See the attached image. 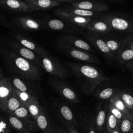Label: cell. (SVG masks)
<instances>
[{"instance_id":"42","label":"cell","mask_w":133,"mask_h":133,"mask_svg":"<svg viewBox=\"0 0 133 133\" xmlns=\"http://www.w3.org/2000/svg\"><path fill=\"white\" fill-rule=\"evenodd\" d=\"M65 129L68 133H79L77 128L68 127H66Z\"/></svg>"},{"instance_id":"10","label":"cell","mask_w":133,"mask_h":133,"mask_svg":"<svg viewBox=\"0 0 133 133\" xmlns=\"http://www.w3.org/2000/svg\"><path fill=\"white\" fill-rule=\"evenodd\" d=\"M101 19L109 25L111 30L133 32V22L128 19L111 15L103 16Z\"/></svg>"},{"instance_id":"16","label":"cell","mask_w":133,"mask_h":133,"mask_svg":"<svg viewBox=\"0 0 133 133\" xmlns=\"http://www.w3.org/2000/svg\"><path fill=\"white\" fill-rule=\"evenodd\" d=\"M59 41L80 50L91 52H94V50L88 43L84 40L77 38L73 35L68 34L63 35L60 37Z\"/></svg>"},{"instance_id":"17","label":"cell","mask_w":133,"mask_h":133,"mask_svg":"<svg viewBox=\"0 0 133 133\" xmlns=\"http://www.w3.org/2000/svg\"><path fill=\"white\" fill-rule=\"evenodd\" d=\"M34 12L39 10H48L64 4L63 0H25Z\"/></svg>"},{"instance_id":"20","label":"cell","mask_w":133,"mask_h":133,"mask_svg":"<svg viewBox=\"0 0 133 133\" xmlns=\"http://www.w3.org/2000/svg\"><path fill=\"white\" fill-rule=\"evenodd\" d=\"M3 115L10 127L14 129L18 133H31V132H32V130L27 124L12 114L4 113Z\"/></svg>"},{"instance_id":"33","label":"cell","mask_w":133,"mask_h":133,"mask_svg":"<svg viewBox=\"0 0 133 133\" xmlns=\"http://www.w3.org/2000/svg\"><path fill=\"white\" fill-rule=\"evenodd\" d=\"M117 94L125 105L129 110L133 112V96L130 94L125 91L119 92H117Z\"/></svg>"},{"instance_id":"2","label":"cell","mask_w":133,"mask_h":133,"mask_svg":"<svg viewBox=\"0 0 133 133\" xmlns=\"http://www.w3.org/2000/svg\"><path fill=\"white\" fill-rule=\"evenodd\" d=\"M8 28L11 31L21 33L46 29L45 22L41 17L24 14L12 17Z\"/></svg>"},{"instance_id":"11","label":"cell","mask_w":133,"mask_h":133,"mask_svg":"<svg viewBox=\"0 0 133 133\" xmlns=\"http://www.w3.org/2000/svg\"><path fill=\"white\" fill-rule=\"evenodd\" d=\"M53 11L60 19L78 28H86L87 24L92 20L91 18L79 17L72 14L64 10L63 7L56 8Z\"/></svg>"},{"instance_id":"5","label":"cell","mask_w":133,"mask_h":133,"mask_svg":"<svg viewBox=\"0 0 133 133\" xmlns=\"http://www.w3.org/2000/svg\"><path fill=\"white\" fill-rule=\"evenodd\" d=\"M39 66L49 74L58 78H64L68 76L66 69L54 57L50 56H39Z\"/></svg>"},{"instance_id":"37","label":"cell","mask_w":133,"mask_h":133,"mask_svg":"<svg viewBox=\"0 0 133 133\" xmlns=\"http://www.w3.org/2000/svg\"><path fill=\"white\" fill-rule=\"evenodd\" d=\"M84 133H98L97 131L93 120H87L84 123Z\"/></svg>"},{"instance_id":"6","label":"cell","mask_w":133,"mask_h":133,"mask_svg":"<svg viewBox=\"0 0 133 133\" xmlns=\"http://www.w3.org/2000/svg\"><path fill=\"white\" fill-rule=\"evenodd\" d=\"M57 47L71 58L83 62L100 63L99 59L94 55L82 50L70 46L59 41L57 43Z\"/></svg>"},{"instance_id":"23","label":"cell","mask_w":133,"mask_h":133,"mask_svg":"<svg viewBox=\"0 0 133 133\" xmlns=\"http://www.w3.org/2000/svg\"><path fill=\"white\" fill-rule=\"evenodd\" d=\"M22 105L15 90H14L7 99L1 111L5 113L12 114Z\"/></svg>"},{"instance_id":"12","label":"cell","mask_w":133,"mask_h":133,"mask_svg":"<svg viewBox=\"0 0 133 133\" xmlns=\"http://www.w3.org/2000/svg\"><path fill=\"white\" fill-rule=\"evenodd\" d=\"M0 7L9 13L16 15L34 12L27 3L22 1L0 0Z\"/></svg>"},{"instance_id":"34","label":"cell","mask_w":133,"mask_h":133,"mask_svg":"<svg viewBox=\"0 0 133 133\" xmlns=\"http://www.w3.org/2000/svg\"><path fill=\"white\" fill-rule=\"evenodd\" d=\"M18 98L19 99L21 103H22V105L25 106L29 102H30L31 101L36 99H39L38 98L33 96L32 95H31L26 92H21L17 90L14 89Z\"/></svg>"},{"instance_id":"21","label":"cell","mask_w":133,"mask_h":133,"mask_svg":"<svg viewBox=\"0 0 133 133\" xmlns=\"http://www.w3.org/2000/svg\"><path fill=\"white\" fill-rule=\"evenodd\" d=\"M10 114H12L27 124L30 127L32 132L37 130V128L35 120L31 116L25 106L22 105Z\"/></svg>"},{"instance_id":"4","label":"cell","mask_w":133,"mask_h":133,"mask_svg":"<svg viewBox=\"0 0 133 133\" xmlns=\"http://www.w3.org/2000/svg\"><path fill=\"white\" fill-rule=\"evenodd\" d=\"M0 48L8 50L39 66V56L24 47L11 36H5L0 38Z\"/></svg>"},{"instance_id":"13","label":"cell","mask_w":133,"mask_h":133,"mask_svg":"<svg viewBox=\"0 0 133 133\" xmlns=\"http://www.w3.org/2000/svg\"><path fill=\"white\" fill-rule=\"evenodd\" d=\"M41 17L45 22L46 29H49L52 30L62 32H74L78 28L62 19L51 18L47 16Z\"/></svg>"},{"instance_id":"41","label":"cell","mask_w":133,"mask_h":133,"mask_svg":"<svg viewBox=\"0 0 133 133\" xmlns=\"http://www.w3.org/2000/svg\"><path fill=\"white\" fill-rule=\"evenodd\" d=\"M55 133H68L66 131V129L61 127L59 126L56 125L55 126Z\"/></svg>"},{"instance_id":"46","label":"cell","mask_w":133,"mask_h":133,"mask_svg":"<svg viewBox=\"0 0 133 133\" xmlns=\"http://www.w3.org/2000/svg\"><path fill=\"white\" fill-rule=\"evenodd\" d=\"M103 133H109V132H108L107 130H105Z\"/></svg>"},{"instance_id":"30","label":"cell","mask_w":133,"mask_h":133,"mask_svg":"<svg viewBox=\"0 0 133 133\" xmlns=\"http://www.w3.org/2000/svg\"><path fill=\"white\" fill-rule=\"evenodd\" d=\"M64 10L66 11L73 14L76 16H78L79 17H87V18H91L92 17L96 16L98 13L97 12H94L91 11H88L86 10H83L81 9H78L76 8H74L71 6L67 7H62Z\"/></svg>"},{"instance_id":"36","label":"cell","mask_w":133,"mask_h":133,"mask_svg":"<svg viewBox=\"0 0 133 133\" xmlns=\"http://www.w3.org/2000/svg\"><path fill=\"white\" fill-rule=\"evenodd\" d=\"M115 94H114V90L111 87H108L101 90L99 92L98 97L101 99L105 100L110 99Z\"/></svg>"},{"instance_id":"39","label":"cell","mask_w":133,"mask_h":133,"mask_svg":"<svg viewBox=\"0 0 133 133\" xmlns=\"http://www.w3.org/2000/svg\"><path fill=\"white\" fill-rule=\"evenodd\" d=\"M0 25L4 26L8 28L9 25V22H8V20L6 19L5 16L1 11H0Z\"/></svg>"},{"instance_id":"28","label":"cell","mask_w":133,"mask_h":133,"mask_svg":"<svg viewBox=\"0 0 133 133\" xmlns=\"http://www.w3.org/2000/svg\"><path fill=\"white\" fill-rule=\"evenodd\" d=\"M110 103L112 104L114 107L121 111L125 115L133 113L125 105L123 101L118 95L117 92L110 99Z\"/></svg>"},{"instance_id":"26","label":"cell","mask_w":133,"mask_h":133,"mask_svg":"<svg viewBox=\"0 0 133 133\" xmlns=\"http://www.w3.org/2000/svg\"><path fill=\"white\" fill-rule=\"evenodd\" d=\"M116 58H117L121 64H127L133 60V51L124 43L123 47Z\"/></svg>"},{"instance_id":"25","label":"cell","mask_w":133,"mask_h":133,"mask_svg":"<svg viewBox=\"0 0 133 133\" xmlns=\"http://www.w3.org/2000/svg\"><path fill=\"white\" fill-rule=\"evenodd\" d=\"M86 29L96 33H104L111 30L109 25L102 20H91L86 25Z\"/></svg>"},{"instance_id":"32","label":"cell","mask_w":133,"mask_h":133,"mask_svg":"<svg viewBox=\"0 0 133 133\" xmlns=\"http://www.w3.org/2000/svg\"><path fill=\"white\" fill-rule=\"evenodd\" d=\"M119 122L110 112L107 114V122H106V130L111 133L114 130L118 128Z\"/></svg>"},{"instance_id":"15","label":"cell","mask_w":133,"mask_h":133,"mask_svg":"<svg viewBox=\"0 0 133 133\" xmlns=\"http://www.w3.org/2000/svg\"><path fill=\"white\" fill-rule=\"evenodd\" d=\"M56 108L59 116L63 121L66 127H77L76 119L72 111L69 107L65 104L58 103L56 104Z\"/></svg>"},{"instance_id":"19","label":"cell","mask_w":133,"mask_h":133,"mask_svg":"<svg viewBox=\"0 0 133 133\" xmlns=\"http://www.w3.org/2000/svg\"><path fill=\"white\" fill-rule=\"evenodd\" d=\"M87 39L98 49L101 53L103 54L108 59L112 60L115 58L114 55L108 48L106 43L102 38L99 37L96 34H88L87 35Z\"/></svg>"},{"instance_id":"43","label":"cell","mask_w":133,"mask_h":133,"mask_svg":"<svg viewBox=\"0 0 133 133\" xmlns=\"http://www.w3.org/2000/svg\"><path fill=\"white\" fill-rule=\"evenodd\" d=\"M126 66L127 68H130V69H133V60L130 61L128 63L126 64Z\"/></svg>"},{"instance_id":"7","label":"cell","mask_w":133,"mask_h":133,"mask_svg":"<svg viewBox=\"0 0 133 133\" xmlns=\"http://www.w3.org/2000/svg\"><path fill=\"white\" fill-rule=\"evenodd\" d=\"M9 34L11 37L14 38L24 47L33 51L38 56H46L49 54L47 51L41 45L38 44L31 36L25 33L9 31Z\"/></svg>"},{"instance_id":"38","label":"cell","mask_w":133,"mask_h":133,"mask_svg":"<svg viewBox=\"0 0 133 133\" xmlns=\"http://www.w3.org/2000/svg\"><path fill=\"white\" fill-rule=\"evenodd\" d=\"M11 127L3 115L0 114V133H10Z\"/></svg>"},{"instance_id":"35","label":"cell","mask_w":133,"mask_h":133,"mask_svg":"<svg viewBox=\"0 0 133 133\" xmlns=\"http://www.w3.org/2000/svg\"><path fill=\"white\" fill-rule=\"evenodd\" d=\"M108 109L109 112H110L113 115H114L119 123L122 121L125 115L124 113H123L121 111L116 109L110 103L108 106Z\"/></svg>"},{"instance_id":"8","label":"cell","mask_w":133,"mask_h":133,"mask_svg":"<svg viewBox=\"0 0 133 133\" xmlns=\"http://www.w3.org/2000/svg\"><path fill=\"white\" fill-rule=\"evenodd\" d=\"M9 78L11 85L14 89L26 92L39 99V92L34 82L27 80L12 74H11Z\"/></svg>"},{"instance_id":"29","label":"cell","mask_w":133,"mask_h":133,"mask_svg":"<svg viewBox=\"0 0 133 133\" xmlns=\"http://www.w3.org/2000/svg\"><path fill=\"white\" fill-rule=\"evenodd\" d=\"M25 107L28 109L31 116L35 120L44 109L39 104V99H38L31 101Z\"/></svg>"},{"instance_id":"44","label":"cell","mask_w":133,"mask_h":133,"mask_svg":"<svg viewBox=\"0 0 133 133\" xmlns=\"http://www.w3.org/2000/svg\"><path fill=\"white\" fill-rule=\"evenodd\" d=\"M4 73L3 71V70L2 69V68L0 66V79L3 78V77H4Z\"/></svg>"},{"instance_id":"18","label":"cell","mask_w":133,"mask_h":133,"mask_svg":"<svg viewBox=\"0 0 133 133\" xmlns=\"http://www.w3.org/2000/svg\"><path fill=\"white\" fill-rule=\"evenodd\" d=\"M37 129L43 133H55V125L51 121L44 109L35 119Z\"/></svg>"},{"instance_id":"45","label":"cell","mask_w":133,"mask_h":133,"mask_svg":"<svg viewBox=\"0 0 133 133\" xmlns=\"http://www.w3.org/2000/svg\"><path fill=\"white\" fill-rule=\"evenodd\" d=\"M111 133H119V128H117L115 130H114V131H113L112 132H111Z\"/></svg>"},{"instance_id":"9","label":"cell","mask_w":133,"mask_h":133,"mask_svg":"<svg viewBox=\"0 0 133 133\" xmlns=\"http://www.w3.org/2000/svg\"><path fill=\"white\" fill-rule=\"evenodd\" d=\"M50 86L62 97L72 103H78L79 98L76 93L65 83L57 77H51L49 79Z\"/></svg>"},{"instance_id":"24","label":"cell","mask_w":133,"mask_h":133,"mask_svg":"<svg viewBox=\"0 0 133 133\" xmlns=\"http://www.w3.org/2000/svg\"><path fill=\"white\" fill-rule=\"evenodd\" d=\"M107 109L105 107H101L98 110L96 116L94 119L95 128L98 133H103L106 129Z\"/></svg>"},{"instance_id":"1","label":"cell","mask_w":133,"mask_h":133,"mask_svg":"<svg viewBox=\"0 0 133 133\" xmlns=\"http://www.w3.org/2000/svg\"><path fill=\"white\" fill-rule=\"evenodd\" d=\"M0 57L5 67L12 74L34 82L42 79L41 70L36 63L1 48Z\"/></svg>"},{"instance_id":"40","label":"cell","mask_w":133,"mask_h":133,"mask_svg":"<svg viewBox=\"0 0 133 133\" xmlns=\"http://www.w3.org/2000/svg\"><path fill=\"white\" fill-rule=\"evenodd\" d=\"M124 43L133 51V37H130L127 39Z\"/></svg>"},{"instance_id":"27","label":"cell","mask_w":133,"mask_h":133,"mask_svg":"<svg viewBox=\"0 0 133 133\" xmlns=\"http://www.w3.org/2000/svg\"><path fill=\"white\" fill-rule=\"evenodd\" d=\"M118 128L119 133H133V113L125 115Z\"/></svg>"},{"instance_id":"31","label":"cell","mask_w":133,"mask_h":133,"mask_svg":"<svg viewBox=\"0 0 133 133\" xmlns=\"http://www.w3.org/2000/svg\"><path fill=\"white\" fill-rule=\"evenodd\" d=\"M103 39L105 41L108 48L114 55L116 58L117 55H118V52H119V51L121 50V48L123 47V44H122L120 42L113 39L107 38Z\"/></svg>"},{"instance_id":"14","label":"cell","mask_w":133,"mask_h":133,"mask_svg":"<svg viewBox=\"0 0 133 133\" xmlns=\"http://www.w3.org/2000/svg\"><path fill=\"white\" fill-rule=\"evenodd\" d=\"M70 6L76 8L88 11L101 12L109 9V5L102 1H76Z\"/></svg>"},{"instance_id":"22","label":"cell","mask_w":133,"mask_h":133,"mask_svg":"<svg viewBox=\"0 0 133 133\" xmlns=\"http://www.w3.org/2000/svg\"><path fill=\"white\" fill-rule=\"evenodd\" d=\"M14 89L11 85L9 77H4L0 79V110L11 94Z\"/></svg>"},{"instance_id":"3","label":"cell","mask_w":133,"mask_h":133,"mask_svg":"<svg viewBox=\"0 0 133 133\" xmlns=\"http://www.w3.org/2000/svg\"><path fill=\"white\" fill-rule=\"evenodd\" d=\"M68 65L76 75L85 81L90 91L100 83L108 79L102 73L92 66L77 63H70Z\"/></svg>"}]
</instances>
